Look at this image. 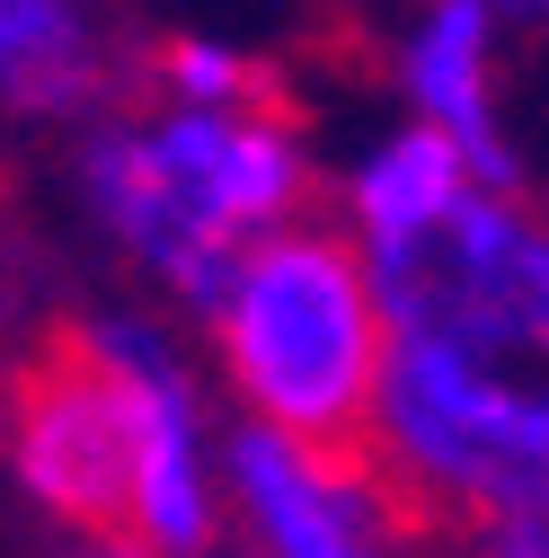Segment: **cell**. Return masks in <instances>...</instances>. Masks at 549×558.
Masks as SVG:
<instances>
[{"mask_svg":"<svg viewBox=\"0 0 549 558\" xmlns=\"http://www.w3.org/2000/svg\"><path fill=\"white\" fill-rule=\"evenodd\" d=\"M381 311L373 470L478 532L549 514V214L461 195L399 248H364Z\"/></svg>","mask_w":549,"mask_h":558,"instance_id":"obj_1","label":"cell"},{"mask_svg":"<svg viewBox=\"0 0 549 558\" xmlns=\"http://www.w3.org/2000/svg\"><path fill=\"white\" fill-rule=\"evenodd\" d=\"M72 186L89 204V222L133 257V275H151L186 319H204L248 240L302 222L310 143L274 107L98 116L72 151Z\"/></svg>","mask_w":549,"mask_h":558,"instance_id":"obj_2","label":"cell"},{"mask_svg":"<svg viewBox=\"0 0 549 558\" xmlns=\"http://www.w3.org/2000/svg\"><path fill=\"white\" fill-rule=\"evenodd\" d=\"M213 373L240 399V426L355 452L381 399V311L364 248L337 222H284L240 248L222 302L204 311Z\"/></svg>","mask_w":549,"mask_h":558,"instance_id":"obj_3","label":"cell"},{"mask_svg":"<svg viewBox=\"0 0 549 558\" xmlns=\"http://www.w3.org/2000/svg\"><path fill=\"white\" fill-rule=\"evenodd\" d=\"M81 364H98L124 390L133 416V497H124V541L151 558H213L222 549V444L204 426V390L178 355V337L151 311H89L72 319Z\"/></svg>","mask_w":549,"mask_h":558,"instance_id":"obj_4","label":"cell"},{"mask_svg":"<svg viewBox=\"0 0 549 558\" xmlns=\"http://www.w3.org/2000/svg\"><path fill=\"white\" fill-rule=\"evenodd\" d=\"M222 506L248 532V558H399L407 523L373 452H319L266 426L222 435Z\"/></svg>","mask_w":549,"mask_h":558,"instance_id":"obj_5","label":"cell"},{"mask_svg":"<svg viewBox=\"0 0 549 558\" xmlns=\"http://www.w3.org/2000/svg\"><path fill=\"white\" fill-rule=\"evenodd\" d=\"M10 478L19 497L81 532V541H107L124 532V497H133V416H124V390L81 364L72 345L19 381V408H10Z\"/></svg>","mask_w":549,"mask_h":558,"instance_id":"obj_6","label":"cell"},{"mask_svg":"<svg viewBox=\"0 0 549 558\" xmlns=\"http://www.w3.org/2000/svg\"><path fill=\"white\" fill-rule=\"evenodd\" d=\"M497 36H505L497 0H426V10L399 27L390 62H399L407 116L435 124L488 195H514L523 186V151H514L505 98H497Z\"/></svg>","mask_w":549,"mask_h":558,"instance_id":"obj_7","label":"cell"},{"mask_svg":"<svg viewBox=\"0 0 549 558\" xmlns=\"http://www.w3.org/2000/svg\"><path fill=\"white\" fill-rule=\"evenodd\" d=\"M115 98V27L81 0H0V116L98 124Z\"/></svg>","mask_w":549,"mask_h":558,"instance_id":"obj_8","label":"cell"},{"mask_svg":"<svg viewBox=\"0 0 549 558\" xmlns=\"http://www.w3.org/2000/svg\"><path fill=\"white\" fill-rule=\"evenodd\" d=\"M461 195H478V178H469V160L443 143L435 124H390L381 143H364L355 160H346V186H337V204H346V231L355 248H399V240H417V231H435Z\"/></svg>","mask_w":549,"mask_h":558,"instance_id":"obj_9","label":"cell"},{"mask_svg":"<svg viewBox=\"0 0 549 558\" xmlns=\"http://www.w3.org/2000/svg\"><path fill=\"white\" fill-rule=\"evenodd\" d=\"M151 81H160V107H186V116H240V107H266V72L257 53H240L231 36H160L151 53Z\"/></svg>","mask_w":549,"mask_h":558,"instance_id":"obj_10","label":"cell"},{"mask_svg":"<svg viewBox=\"0 0 549 558\" xmlns=\"http://www.w3.org/2000/svg\"><path fill=\"white\" fill-rule=\"evenodd\" d=\"M469 558H549V514H514V523H488Z\"/></svg>","mask_w":549,"mask_h":558,"instance_id":"obj_11","label":"cell"},{"mask_svg":"<svg viewBox=\"0 0 549 558\" xmlns=\"http://www.w3.org/2000/svg\"><path fill=\"white\" fill-rule=\"evenodd\" d=\"M72 558H151V549H133V541H124V532H107V541H81V549H72Z\"/></svg>","mask_w":549,"mask_h":558,"instance_id":"obj_12","label":"cell"},{"mask_svg":"<svg viewBox=\"0 0 549 558\" xmlns=\"http://www.w3.org/2000/svg\"><path fill=\"white\" fill-rule=\"evenodd\" d=\"M0 284H10V240H0Z\"/></svg>","mask_w":549,"mask_h":558,"instance_id":"obj_13","label":"cell"},{"mask_svg":"<svg viewBox=\"0 0 549 558\" xmlns=\"http://www.w3.org/2000/svg\"><path fill=\"white\" fill-rule=\"evenodd\" d=\"M213 558H248V549H213Z\"/></svg>","mask_w":549,"mask_h":558,"instance_id":"obj_14","label":"cell"}]
</instances>
